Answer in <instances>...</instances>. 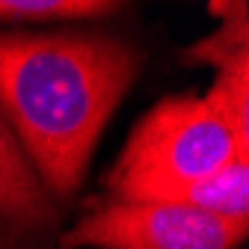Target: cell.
<instances>
[{
  "label": "cell",
  "instance_id": "obj_3",
  "mask_svg": "<svg viewBox=\"0 0 249 249\" xmlns=\"http://www.w3.org/2000/svg\"><path fill=\"white\" fill-rule=\"evenodd\" d=\"M249 223L205 211L104 199L59 237L62 249H237Z\"/></svg>",
  "mask_w": 249,
  "mask_h": 249
},
{
  "label": "cell",
  "instance_id": "obj_4",
  "mask_svg": "<svg viewBox=\"0 0 249 249\" xmlns=\"http://www.w3.org/2000/svg\"><path fill=\"white\" fill-rule=\"evenodd\" d=\"M128 199L131 202H166V205L205 211L213 216H226V220L249 223V154H237L226 166H220L205 178L151 184Z\"/></svg>",
  "mask_w": 249,
  "mask_h": 249
},
{
  "label": "cell",
  "instance_id": "obj_7",
  "mask_svg": "<svg viewBox=\"0 0 249 249\" xmlns=\"http://www.w3.org/2000/svg\"><path fill=\"white\" fill-rule=\"evenodd\" d=\"M110 0H0V21H80L119 12Z\"/></svg>",
  "mask_w": 249,
  "mask_h": 249
},
{
  "label": "cell",
  "instance_id": "obj_2",
  "mask_svg": "<svg viewBox=\"0 0 249 249\" xmlns=\"http://www.w3.org/2000/svg\"><path fill=\"white\" fill-rule=\"evenodd\" d=\"M237 154H249L246 134L234 131L205 95H175L140 119L104 187L110 199H128L151 184L205 178Z\"/></svg>",
  "mask_w": 249,
  "mask_h": 249
},
{
  "label": "cell",
  "instance_id": "obj_5",
  "mask_svg": "<svg viewBox=\"0 0 249 249\" xmlns=\"http://www.w3.org/2000/svg\"><path fill=\"white\" fill-rule=\"evenodd\" d=\"M0 216L27 231H48L59 223V208L42 187L36 169L0 113Z\"/></svg>",
  "mask_w": 249,
  "mask_h": 249
},
{
  "label": "cell",
  "instance_id": "obj_1",
  "mask_svg": "<svg viewBox=\"0 0 249 249\" xmlns=\"http://www.w3.org/2000/svg\"><path fill=\"white\" fill-rule=\"evenodd\" d=\"M134 42L107 30L0 33V113L51 199H69L140 74Z\"/></svg>",
  "mask_w": 249,
  "mask_h": 249
},
{
  "label": "cell",
  "instance_id": "obj_6",
  "mask_svg": "<svg viewBox=\"0 0 249 249\" xmlns=\"http://www.w3.org/2000/svg\"><path fill=\"white\" fill-rule=\"evenodd\" d=\"M211 12L220 18L216 33L199 39L184 51L187 66H213L223 69L229 62L249 59V12L246 3H220L213 0Z\"/></svg>",
  "mask_w": 249,
  "mask_h": 249
}]
</instances>
